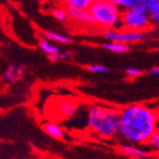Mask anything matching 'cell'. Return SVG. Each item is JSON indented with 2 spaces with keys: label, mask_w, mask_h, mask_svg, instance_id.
Wrapping results in <instances>:
<instances>
[{
  "label": "cell",
  "mask_w": 159,
  "mask_h": 159,
  "mask_svg": "<svg viewBox=\"0 0 159 159\" xmlns=\"http://www.w3.org/2000/svg\"><path fill=\"white\" fill-rule=\"evenodd\" d=\"M158 127L156 109L146 105H128L119 111L118 136L134 145H147Z\"/></svg>",
  "instance_id": "cell-1"
},
{
  "label": "cell",
  "mask_w": 159,
  "mask_h": 159,
  "mask_svg": "<svg viewBox=\"0 0 159 159\" xmlns=\"http://www.w3.org/2000/svg\"><path fill=\"white\" fill-rule=\"evenodd\" d=\"M87 126L102 138H115L119 132V111L112 107L92 105L87 111Z\"/></svg>",
  "instance_id": "cell-2"
},
{
  "label": "cell",
  "mask_w": 159,
  "mask_h": 159,
  "mask_svg": "<svg viewBox=\"0 0 159 159\" xmlns=\"http://www.w3.org/2000/svg\"><path fill=\"white\" fill-rule=\"evenodd\" d=\"M94 23L107 30L122 27L123 11L108 0H95L89 9Z\"/></svg>",
  "instance_id": "cell-3"
},
{
  "label": "cell",
  "mask_w": 159,
  "mask_h": 159,
  "mask_svg": "<svg viewBox=\"0 0 159 159\" xmlns=\"http://www.w3.org/2000/svg\"><path fill=\"white\" fill-rule=\"evenodd\" d=\"M150 18L147 9L130 8L122 13V28L127 31H144L150 27Z\"/></svg>",
  "instance_id": "cell-4"
},
{
  "label": "cell",
  "mask_w": 159,
  "mask_h": 159,
  "mask_svg": "<svg viewBox=\"0 0 159 159\" xmlns=\"http://www.w3.org/2000/svg\"><path fill=\"white\" fill-rule=\"evenodd\" d=\"M104 37L109 42H117L123 44L139 42L145 39L146 33L144 31H127V30H106Z\"/></svg>",
  "instance_id": "cell-5"
},
{
  "label": "cell",
  "mask_w": 159,
  "mask_h": 159,
  "mask_svg": "<svg viewBox=\"0 0 159 159\" xmlns=\"http://www.w3.org/2000/svg\"><path fill=\"white\" fill-rule=\"evenodd\" d=\"M118 149L125 156L130 157L133 159H148L150 157V152L134 144L122 145V146H119Z\"/></svg>",
  "instance_id": "cell-6"
},
{
  "label": "cell",
  "mask_w": 159,
  "mask_h": 159,
  "mask_svg": "<svg viewBox=\"0 0 159 159\" xmlns=\"http://www.w3.org/2000/svg\"><path fill=\"white\" fill-rule=\"evenodd\" d=\"M25 67L21 64H11L3 75V81L8 84H15L23 76Z\"/></svg>",
  "instance_id": "cell-7"
},
{
  "label": "cell",
  "mask_w": 159,
  "mask_h": 159,
  "mask_svg": "<svg viewBox=\"0 0 159 159\" xmlns=\"http://www.w3.org/2000/svg\"><path fill=\"white\" fill-rule=\"evenodd\" d=\"M67 8V13L72 19L80 21V22L83 23H94V20H93L92 16L89 13V10H84V9H76V8Z\"/></svg>",
  "instance_id": "cell-8"
},
{
  "label": "cell",
  "mask_w": 159,
  "mask_h": 159,
  "mask_svg": "<svg viewBox=\"0 0 159 159\" xmlns=\"http://www.w3.org/2000/svg\"><path fill=\"white\" fill-rule=\"evenodd\" d=\"M42 129L45 134L55 139H63L65 136L64 129L61 126H59V125L53 124V123H45V124H43Z\"/></svg>",
  "instance_id": "cell-9"
},
{
  "label": "cell",
  "mask_w": 159,
  "mask_h": 159,
  "mask_svg": "<svg viewBox=\"0 0 159 159\" xmlns=\"http://www.w3.org/2000/svg\"><path fill=\"white\" fill-rule=\"evenodd\" d=\"M147 11L152 25H159V0H148Z\"/></svg>",
  "instance_id": "cell-10"
},
{
  "label": "cell",
  "mask_w": 159,
  "mask_h": 159,
  "mask_svg": "<svg viewBox=\"0 0 159 159\" xmlns=\"http://www.w3.org/2000/svg\"><path fill=\"white\" fill-rule=\"evenodd\" d=\"M39 45H40V48H41V50H42L43 52L47 53V54L49 55V57L57 54V53L61 51V50L59 49V47L52 44V43H50L49 40H47L45 38H40L39 39Z\"/></svg>",
  "instance_id": "cell-11"
},
{
  "label": "cell",
  "mask_w": 159,
  "mask_h": 159,
  "mask_svg": "<svg viewBox=\"0 0 159 159\" xmlns=\"http://www.w3.org/2000/svg\"><path fill=\"white\" fill-rule=\"evenodd\" d=\"M43 35L47 40L53 41V42H59V43H70L71 42V38L67 35L62 34V33L53 32V31H44Z\"/></svg>",
  "instance_id": "cell-12"
},
{
  "label": "cell",
  "mask_w": 159,
  "mask_h": 159,
  "mask_svg": "<svg viewBox=\"0 0 159 159\" xmlns=\"http://www.w3.org/2000/svg\"><path fill=\"white\" fill-rule=\"evenodd\" d=\"M94 1L95 0H63V2L66 5V7L84 10H89Z\"/></svg>",
  "instance_id": "cell-13"
},
{
  "label": "cell",
  "mask_w": 159,
  "mask_h": 159,
  "mask_svg": "<svg viewBox=\"0 0 159 159\" xmlns=\"http://www.w3.org/2000/svg\"><path fill=\"white\" fill-rule=\"evenodd\" d=\"M59 108H60V111H61V113H62L64 116L71 117V116H73V115L75 114L77 106H76V104H75V103L71 102V101H64V102L60 103Z\"/></svg>",
  "instance_id": "cell-14"
},
{
  "label": "cell",
  "mask_w": 159,
  "mask_h": 159,
  "mask_svg": "<svg viewBox=\"0 0 159 159\" xmlns=\"http://www.w3.org/2000/svg\"><path fill=\"white\" fill-rule=\"evenodd\" d=\"M102 48L114 53H125L128 51V45L123 44V43H117V42L102 43Z\"/></svg>",
  "instance_id": "cell-15"
},
{
  "label": "cell",
  "mask_w": 159,
  "mask_h": 159,
  "mask_svg": "<svg viewBox=\"0 0 159 159\" xmlns=\"http://www.w3.org/2000/svg\"><path fill=\"white\" fill-rule=\"evenodd\" d=\"M147 146L149 147V149L152 152L159 154V129H157L156 132L152 134V136L149 139V142L147 143Z\"/></svg>",
  "instance_id": "cell-16"
},
{
  "label": "cell",
  "mask_w": 159,
  "mask_h": 159,
  "mask_svg": "<svg viewBox=\"0 0 159 159\" xmlns=\"http://www.w3.org/2000/svg\"><path fill=\"white\" fill-rule=\"evenodd\" d=\"M109 2H112L113 5L116 6L118 9H120L122 11L128 10L130 8H133V0H108Z\"/></svg>",
  "instance_id": "cell-17"
},
{
  "label": "cell",
  "mask_w": 159,
  "mask_h": 159,
  "mask_svg": "<svg viewBox=\"0 0 159 159\" xmlns=\"http://www.w3.org/2000/svg\"><path fill=\"white\" fill-rule=\"evenodd\" d=\"M72 57V53L70 52V51H60L57 54L53 55V57H50L49 59L53 62L57 61V60H70Z\"/></svg>",
  "instance_id": "cell-18"
},
{
  "label": "cell",
  "mask_w": 159,
  "mask_h": 159,
  "mask_svg": "<svg viewBox=\"0 0 159 159\" xmlns=\"http://www.w3.org/2000/svg\"><path fill=\"white\" fill-rule=\"evenodd\" d=\"M52 15H53V17H54L55 19L59 20V21H61V22H64L65 20L67 19V17H69V13H67V11L62 10V9H54L52 11Z\"/></svg>",
  "instance_id": "cell-19"
},
{
  "label": "cell",
  "mask_w": 159,
  "mask_h": 159,
  "mask_svg": "<svg viewBox=\"0 0 159 159\" xmlns=\"http://www.w3.org/2000/svg\"><path fill=\"white\" fill-rule=\"evenodd\" d=\"M89 71L93 73H107L108 72V67L102 64H93L89 66Z\"/></svg>",
  "instance_id": "cell-20"
},
{
  "label": "cell",
  "mask_w": 159,
  "mask_h": 159,
  "mask_svg": "<svg viewBox=\"0 0 159 159\" xmlns=\"http://www.w3.org/2000/svg\"><path fill=\"white\" fill-rule=\"evenodd\" d=\"M142 73L143 71L140 69H138V67H127L125 70V74L129 77H137L142 74Z\"/></svg>",
  "instance_id": "cell-21"
},
{
  "label": "cell",
  "mask_w": 159,
  "mask_h": 159,
  "mask_svg": "<svg viewBox=\"0 0 159 159\" xmlns=\"http://www.w3.org/2000/svg\"><path fill=\"white\" fill-rule=\"evenodd\" d=\"M147 2H148V0H133V7L147 9Z\"/></svg>",
  "instance_id": "cell-22"
},
{
  "label": "cell",
  "mask_w": 159,
  "mask_h": 159,
  "mask_svg": "<svg viewBox=\"0 0 159 159\" xmlns=\"http://www.w3.org/2000/svg\"><path fill=\"white\" fill-rule=\"evenodd\" d=\"M149 74L150 75H159V66L158 67H154L149 71Z\"/></svg>",
  "instance_id": "cell-23"
},
{
  "label": "cell",
  "mask_w": 159,
  "mask_h": 159,
  "mask_svg": "<svg viewBox=\"0 0 159 159\" xmlns=\"http://www.w3.org/2000/svg\"><path fill=\"white\" fill-rule=\"evenodd\" d=\"M156 114H157V118H158V122H159V107L156 109Z\"/></svg>",
  "instance_id": "cell-24"
},
{
  "label": "cell",
  "mask_w": 159,
  "mask_h": 159,
  "mask_svg": "<svg viewBox=\"0 0 159 159\" xmlns=\"http://www.w3.org/2000/svg\"><path fill=\"white\" fill-rule=\"evenodd\" d=\"M155 159H159V154H158V155H156V156H155Z\"/></svg>",
  "instance_id": "cell-25"
},
{
  "label": "cell",
  "mask_w": 159,
  "mask_h": 159,
  "mask_svg": "<svg viewBox=\"0 0 159 159\" xmlns=\"http://www.w3.org/2000/svg\"><path fill=\"white\" fill-rule=\"evenodd\" d=\"M158 34H159V33H158Z\"/></svg>",
  "instance_id": "cell-26"
}]
</instances>
